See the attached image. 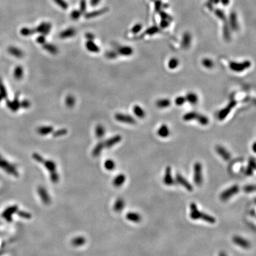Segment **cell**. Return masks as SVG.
Wrapping results in <instances>:
<instances>
[{
  "instance_id": "2e32d148",
  "label": "cell",
  "mask_w": 256,
  "mask_h": 256,
  "mask_svg": "<svg viewBox=\"0 0 256 256\" xmlns=\"http://www.w3.org/2000/svg\"><path fill=\"white\" fill-rule=\"evenodd\" d=\"M76 30L73 28H70L60 32L59 36L60 39H68L76 36Z\"/></svg>"
},
{
  "instance_id": "52a82bcc",
  "label": "cell",
  "mask_w": 256,
  "mask_h": 256,
  "mask_svg": "<svg viewBox=\"0 0 256 256\" xmlns=\"http://www.w3.org/2000/svg\"><path fill=\"white\" fill-rule=\"evenodd\" d=\"M52 29V24L49 22H42L36 28H35L36 31L38 33L46 36L49 34Z\"/></svg>"
},
{
  "instance_id": "9f6ffc18",
  "label": "cell",
  "mask_w": 256,
  "mask_h": 256,
  "mask_svg": "<svg viewBox=\"0 0 256 256\" xmlns=\"http://www.w3.org/2000/svg\"><path fill=\"white\" fill-rule=\"evenodd\" d=\"M219 256H227V255H226V253H225V252H224V251H221V252L219 253Z\"/></svg>"
},
{
  "instance_id": "e575fe53",
  "label": "cell",
  "mask_w": 256,
  "mask_h": 256,
  "mask_svg": "<svg viewBox=\"0 0 256 256\" xmlns=\"http://www.w3.org/2000/svg\"><path fill=\"white\" fill-rule=\"evenodd\" d=\"M65 103L66 105L69 107V108H71L73 107H74L76 103V99L75 97L72 96V95H69L66 98H65Z\"/></svg>"
},
{
  "instance_id": "277c9868",
  "label": "cell",
  "mask_w": 256,
  "mask_h": 256,
  "mask_svg": "<svg viewBox=\"0 0 256 256\" xmlns=\"http://www.w3.org/2000/svg\"><path fill=\"white\" fill-rule=\"evenodd\" d=\"M240 191V187L235 184L222 192L220 195V199L222 201H226L231 197L238 193Z\"/></svg>"
},
{
  "instance_id": "83f0119b",
  "label": "cell",
  "mask_w": 256,
  "mask_h": 256,
  "mask_svg": "<svg viewBox=\"0 0 256 256\" xmlns=\"http://www.w3.org/2000/svg\"><path fill=\"white\" fill-rule=\"evenodd\" d=\"M171 105V102L168 99H159L156 102V105L160 109L167 108Z\"/></svg>"
},
{
  "instance_id": "681fc988",
  "label": "cell",
  "mask_w": 256,
  "mask_h": 256,
  "mask_svg": "<svg viewBox=\"0 0 256 256\" xmlns=\"http://www.w3.org/2000/svg\"><path fill=\"white\" fill-rule=\"evenodd\" d=\"M84 241H85V240L83 237L76 238L73 240V244L75 245H81L85 242Z\"/></svg>"
},
{
  "instance_id": "60d3db41",
  "label": "cell",
  "mask_w": 256,
  "mask_h": 256,
  "mask_svg": "<svg viewBox=\"0 0 256 256\" xmlns=\"http://www.w3.org/2000/svg\"><path fill=\"white\" fill-rule=\"evenodd\" d=\"M53 1L63 10L68 9V4L65 0H53Z\"/></svg>"
},
{
  "instance_id": "f5cc1de1",
  "label": "cell",
  "mask_w": 256,
  "mask_h": 256,
  "mask_svg": "<svg viewBox=\"0 0 256 256\" xmlns=\"http://www.w3.org/2000/svg\"><path fill=\"white\" fill-rule=\"evenodd\" d=\"M30 102L28 100H24L20 102V107L24 109H28L30 107Z\"/></svg>"
},
{
  "instance_id": "74e56055",
  "label": "cell",
  "mask_w": 256,
  "mask_h": 256,
  "mask_svg": "<svg viewBox=\"0 0 256 256\" xmlns=\"http://www.w3.org/2000/svg\"><path fill=\"white\" fill-rule=\"evenodd\" d=\"M39 192L40 194V196L42 199V200L45 202V203H48L49 201L50 200V198L49 197L48 194L47 195V192L46 191L45 189L44 188H40L39 189Z\"/></svg>"
},
{
  "instance_id": "7c38bea8",
  "label": "cell",
  "mask_w": 256,
  "mask_h": 256,
  "mask_svg": "<svg viewBox=\"0 0 256 256\" xmlns=\"http://www.w3.org/2000/svg\"><path fill=\"white\" fill-rule=\"evenodd\" d=\"M109 10V8L104 7V8H102L98 10H95V11H92L89 12V13H86L84 14V17L87 19H90V18H92L97 17L98 16L104 15L105 13H107Z\"/></svg>"
},
{
  "instance_id": "bcb514c9",
  "label": "cell",
  "mask_w": 256,
  "mask_h": 256,
  "mask_svg": "<svg viewBox=\"0 0 256 256\" xmlns=\"http://www.w3.org/2000/svg\"><path fill=\"white\" fill-rule=\"evenodd\" d=\"M87 9V2L86 0H81L79 4V11L82 15L85 14Z\"/></svg>"
},
{
  "instance_id": "7bdbcfd3",
  "label": "cell",
  "mask_w": 256,
  "mask_h": 256,
  "mask_svg": "<svg viewBox=\"0 0 256 256\" xmlns=\"http://www.w3.org/2000/svg\"><path fill=\"white\" fill-rule=\"evenodd\" d=\"M81 15H82V14H81V13L80 12L79 10H74L73 11H71V13L70 14V17L72 20L76 21V20H78Z\"/></svg>"
},
{
  "instance_id": "8fae6325",
  "label": "cell",
  "mask_w": 256,
  "mask_h": 256,
  "mask_svg": "<svg viewBox=\"0 0 256 256\" xmlns=\"http://www.w3.org/2000/svg\"><path fill=\"white\" fill-rule=\"evenodd\" d=\"M176 181L178 183H179L183 187H184L186 190L189 192H192L193 190V186L182 175L180 174H177L176 175Z\"/></svg>"
},
{
  "instance_id": "d590c367",
  "label": "cell",
  "mask_w": 256,
  "mask_h": 256,
  "mask_svg": "<svg viewBox=\"0 0 256 256\" xmlns=\"http://www.w3.org/2000/svg\"><path fill=\"white\" fill-rule=\"evenodd\" d=\"M36 33L35 29H31L28 28H23L20 30V33L24 36H29Z\"/></svg>"
},
{
  "instance_id": "cb8c5ba5",
  "label": "cell",
  "mask_w": 256,
  "mask_h": 256,
  "mask_svg": "<svg viewBox=\"0 0 256 256\" xmlns=\"http://www.w3.org/2000/svg\"><path fill=\"white\" fill-rule=\"evenodd\" d=\"M86 47L89 51L92 53H98L100 51L99 47L93 42V41H87L86 43Z\"/></svg>"
},
{
  "instance_id": "f907efd6",
  "label": "cell",
  "mask_w": 256,
  "mask_h": 256,
  "mask_svg": "<svg viewBox=\"0 0 256 256\" xmlns=\"http://www.w3.org/2000/svg\"><path fill=\"white\" fill-rule=\"evenodd\" d=\"M33 158L37 161V162H38V163H42V162L44 161V158L41 155H39V154H37V153H34L33 154Z\"/></svg>"
},
{
  "instance_id": "44dd1931",
  "label": "cell",
  "mask_w": 256,
  "mask_h": 256,
  "mask_svg": "<svg viewBox=\"0 0 256 256\" xmlns=\"http://www.w3.org/2000/svg\"><path fill=\"white\" fill-rule=\"evenodd\" d=\"M43 46V48L48 52L49 53L52 54V55H56L58 53V48L53 44H49V43H45Z\"/></svg>"
},
{
  "instance_id": "ffe728a7",
  "label": "cell",
  "mask_w": 256,
  "mask_h": 256,
  "mask_svg": "<svg viewBox=\"0 0 256 256\" xmlns=\"http://www.w3.org/2000/svg\"><path fill=\"white\" fill-rule=\"evenodd\" d=\"M37 132L41 135H47L53 132V128L50 126H41L37 129Z\"/></svg>"
},
{
  "instance_id": "db71d44e",
  "label": "cell",
  "mask_w": 256,
  "mask_h": 256,
  "mask_svg": "<svg viewBox=\"0 0 256 256\" xmlns=\"http://www.w3.org/2000/svg\"><path fill=\"white\" fill-rule=\"evenodd\" d=\"M85 37L87 41H93L95 39V36L91 33H87L85 34Z\"/></svg>"
},
{
  "instance_id": "4fadbf2b",
  "label": "cell",
  "mask_w": 256,
  "mask_h": 256,
  "mask_svg": "<svg viewBox=\"0 0 256 256\" xmlns=\"http://www.w3.org/2000/svg\"><path fill=\"white\" fill-rule=\"evenodd\" d=\"M215 150L217 154L225 161H228L230 160L231 157V154L224 147L221 145H217L215 148Z\"/></svg>"
},
{
  "instance_id": "30bf717a",
  "label": "cell",
  "mask_w": 256,
  "mask_h": 256,
  "mask_svg": "<svg viewBox=\"0 0 256 256\" xmlns=\"http://www.w3.org/2000/svg\"><path fill=\"white\" fill-rule=\"evenodd\" d=\"M163 182L166 186H173L175 183V181L172 176L171 168L169 166L167 167L166 168L165 173H164V176L163 178Z\"/></svg>"
},
{
  "instance_id": "c3c4849f",
  "label": "cell",
  "mask_w": 256,
  "mask_h": 256,
  "mask_svg": "<svg viewBox=\"0 0 256 256\" xmlns=\"http://www.w3.org/2000/svg\"><path fill=\"white\" fill-rule=\"evenodd\" d=\"M245 193H251L255 191L256 190V186L254 184H249L244 186L243 189Z\"/></svg>"
},
{
  "instance_id": "8992f818",
  "label": "cell",
  "mask_w": 256,
  "mask_h": 256,
  "mask_svg": "<svg viewBox=\"0 0 256 256\" xmlns=\"http://www.w3.org/2000/svg\"><path fill=\"white\" fill-rule=\"evenodd\" d=\"M115 117L116 121L122 123H126L130 125H134L136 123L135 119L131 115L123 113H117L115 115Z\"/></svg>"
},
{
  "instance_id": "9c48e42d",
  "label": "cell",
  "mask_w": 256,
  "mask_h": 256,
  "mask_svg": "<svg viewBox=\"0 0 256 256\" xmlns=\"http://www.w3.org/2000/svg\"><path fill=\"white\" fill-rule=\"evenodd\" d=\"M6 105L13 112H17L20 107V102L19 101V94H16L13 101L8 100L6 101Z\"/></svg>"
},
{
  "instance_id": "ba28073f",
  "label": "cell",
  "mask_w": 256,
  "mask_h": 256,
  "mask_svg": "<svg viewBox=\"0 0 256 256\" xmlns=\"http://www.w3.org/2000/svg\"><path fill=\"white\" fill-rule=\"evenodd\" d=\"M232 241L234 244L244 249H248L251 246V244L249 241L240 236L235 235L232 238Z\"/></svg>"
},
{
  "instance_id": "1f68e13d",
  "label": "cell",
  "mask_w": 256,
  "mask_h": 256,
  "mask_svg": "<svg viewBox=\"0 0 256 256\" xmlns=\"http://www.w3.org/2000/svg\"><path fill=\"white\" fill-rule=\"evenodd\" d=\"M197 113L195 112H190L185 113L183 116V121L189 122V121L196 120V117L197 116Z\"/></svg>"
},
{
  "instance_id": "4dcf8cb0",
  "label": "cell",
  "mask_w": 256,
  "mask_h": 256,
  "mask_svg": "<svg viewBox=\"0 0 256 256\" xmlns=\"http://www.w3.org/2000/svg\"><path fill=\"white\" fill-rule=\"evenodd\" d=\"M196 120L197 121L198 123H199L200 125H201L202 126H206V125H208V123L209 122V119L207 116H206L205 115L200 114V113L197 114Z\"/></svg>"
},
{
  "instance_id": "5bb4252c",
  "label": "cell",
  "mask_w": 256,
  "mask_h": 256,
  "mask_svg": "<svg viewBox=\"0 0 256 256\" xmlns=\"http://www.w3.org/2000/svg\"><path fill=\"white\" fill-rule=\"evenodd\" d=\"M122 140V136L119 135H116L112 137L110 139H108L104 142L105 147L107 148H110L113 146L119 143Z\"/></svg>"
},
{
  "instance_id": "5b68a950",
  "label": "cell",
  "mask_w": 256,
  "mask_h": 256,
  "mask_svg": "<svg viewBox=\"0 0 256 256\" xmlns=\"http://www.w3.org/2000/svg\"><path fill=\"white\" fill-rule=\"evenodd\" d=\"M237 105V102L234 100H232L229 102V103L227 105L222 109L218 113V119L220 121L224 120L228 115L230 113L231 110L235 107V106Z\"/></svg>"
},
{
  "instance_id": "603a6c76",
  "label": "cell",
  "mask_w": 256,
  "mask_h": 256,
  "mask_svg": "<svg viewBox=\"0 0 256 256\" xmlns=\"http://www.w3.org/2000/svg\"><path fill=\"white\" fill-rule=\"evenodd\" d=\"M126 218L128 220L134 222H139L141 221V215L136 212H129L126 214Z\"/></svg>"
},
{
  "instance_id": "f1b7e54d",
  "label": "cell",
  "mask_w": 256,
  "mask_h": 256,
  "mask_svg": "<svg viewBox=\"0 0 256 256\" xmlns=\"http://www.w3.org/2000/svg\"><path fill=\"white\" fill-rule=\"evenodd\" d=\"M105 148V145H104V142H99L96 147H94V148L93 149L92 151V155L95 157H98L99 155H100L102 151L103 150V149Z\"/></svg>"
},
{
  "instance_id": "f35d334b",
  "label": "cell",
  "mask_w": 256,
  "mask_h": 256,
  "mask_svg": "<svg viewBox=\"0 0 256 256\" xmlns=\"http://www.w3.org/2000/svg\"><path fill=\"white\" fill-rule=\"evenodd\" d=\"M104 166H105V169H107L109 171H111V170H113V169L115 168L116 164H115V163L113 160H112L111 159H109V160H107L105 161Z\"/></svg>"
},
{
  "instance_id": "816d5d0a",
  "label": "cell",
  "mask_w": 256,
  "mask_h": 256,
  "mask_svg": "<svg viewBox=\"0 0 256 256\" xmlns=\"http://www.w3.org/2000/svg\"><path fill=\"white\" fill-rule=\"evenodd\" d=\"M36 41L38 44H39L41 45H44L45 43H46L45 36H44L43 34L39 36L36 38Z\"/></svg>"
},
{
  "instance_id": "3957f363",
  "label": "cell",
  "mask_w": 256,
  "mask_h": 256,
  "mask_svg": "<svg viewBox=\"0 0 256 256\" xmlns=\"http://www.w3.org/2000/svg\"><path fill=\"white\" fill-rule=\"evenodd\" d=\"M193 181L197 186H199L202 184V166L200 163L197 162L193 166Z\"/></svg>"
},
{
  "instance_id": "ab89813d",
  "label": "cell",
  "mask_w": 256,
  "mask_h": 256,
  "mask_svg": "<svg viewBox=\"0 0 256 256\" xmlns=\"http://www.w3.org/2000/svg\"><path fill=\"white\" fill-rule=\"evenodd\" d=\"M202 65L207 68V69H211L213 67L214 63L212 60L209 58H205L202 60Z\"/></svg>"
},
{
  "instance_id": "8d00e7d4",
  "label": "cell",
  "mask_w": 256,
  "mask_h": 256,
  "mask_svg": "<svg viewBox=\"0 0 256 256\" xmlns=\"http://www.w3.org/2000/svg\"><path fill=\"white\" fill-rule=\"evenodd\" d=\"M179 65V61L175 58L170 59L168 62V67L170 70H174L177 68Z\"/></svg>"
},
{
  "instance_id": "6da1fadb",
  "label": "cell",
  "mask_w": 256,
  "mask_h": 256,
  "mask_svg": "<svg viewBox=\"0 0 256 256\" xmlns=\"http://www.w3.org/2000/svg\"><path fill=\"white\" fill-rule=\"evenodd\" d=\"M190 217L193 220L202 219L207 222L209 224H215L216 222V219L215 217L199 211L197 206L195 203H192L190 204Z\"/></svg>"
},
{
  "instance_id": "ee69618b",
  "label": "cell",
  "mask_w": 256,
  "mask_h": 256,
  "mask_svg": "<svg viewBox=\"0 0 256 256\" xmlns=\"http://www.w3.org/2000/svg\"><path fill=\"white\" fill-rule=\"evenodd\" d=\"M186 102V100L185 97L184 96H179L177 97L174 101V103L177 106H181L183 105Z\"/></svg>"
},
{
  "instance_id": "7402d4cb",
  "label": "cell",
  "mask_w": 256,
  "mask_h": 256,
  "mask_svg": "<svg viewBox=\"0 0 256 256\" xmlns=\"http://www.w3.org/2000/svg\"><path fill=\"white\" fill-rule=\"evenodd\" d=\"M186 102H187L189 103L195 105L198 102V96H197L196 93L193 92H190L187 94L186 96L185 97Z\"/></svg>"
},
{
  "instance_id": "f546056e",
  "label": "cell",
  "mask_w": 256,
  "mask_h": 256,
  "mask_svg": "<svg viewBox=\"0 0 256 256\" xmlns=\"http://www.w3.org/2000/svg\"><path fill=\"white\" fill-rule=\"evenodd\" d=\"M14 77L15 79L20 80L23 76V68L21 65L17 66L14 70Z\"/></svg>"
},
{
  "instance_id": "9a60e30c",
  "label": "cell",
  "mask_w": 256,
  "mask_h": 256,
  "mask_svg": "<svg viewBox=\"0 0 256 256\" xmlns=\"http://www.w3.org/2000/svg\"><path fill=\"white\" fill-rule=\"evenodd\" d=\"M256 168V160L254 158L251 157L248 161V166L245 170V174L247 176H251L253 175L254 171Z\"/></svg>"
},
{
  "instance_id": "836d02e7",
  "label": "cell",
  "mask_w": 256,
  "mask_h": 256,
  "mask_svg": "<svg viewBox=\"0 0 256 256\" xmlns=\"http://www.w3.org/2000/svg\"><path fill=\"white\" fill-rule=\"evenodd\" d=\"M125 205V203L124 200L121 199V198H119L116 201V202L115 203L114 210L116 212H121L124 208Z\"/></svg>"
},
{
  "instance_id": "d6986e66",
  "label": "cell",
  "mask_w": 256,
  "mask_h": 256,
  "mask_svg": "<svg viewBox=\"0 0 256 256\" xmlns=\"http://www.w3.org/2000/svg\"><path fill=\"white\" fill-rule=\"evenodd\" d=\"M157 134L161 138H167L170 134V131L168 126L166 124L162 125L158 129Z\"/></svg>"
},
{
  "instance_id": "e0dca14e",
  "label": "cell",
  "mask_w": 256,
  "mask_h": 256,
  "mask_svg": "<svg viewBox=\"0 0 256 256\" xmlns=\"http://www.w3.org/2000/svg\"><path fill=\"white\" fill-rule=\"evenodd\" d=\"M8 52L13 57H15L17 58H22L24 56V53L20 49H18L13 46H10L8 48Z\"/></svg>"
},
{
  "instance_id": "b9f144b4",
  "label": "cell",
  "mask_w": 256,
  "mask_h": 256,
  "mask_svg": "<svg viewBox=\"0 0 256 256\" xmlns=\"http://www.w3.org/2000/svg\"><path fill=\"white\" fill-rule=\"evenodd\" d=\"M0 94L5 99L7 98V92L1 78H0Z\"/></svg>"
},
{
  "instance_id": "11a10c76",
  "label": "cell",
  "mask_w": 256,
  "mask_h": 256,
  "mask_svg": "<svg viewBox=\"0 0 256 256\" xmlns=\"http://www.w3.org/2000/svg\"><path fill=\"white\" fill-rule=\"evenodd\" d=\"M101 0H91L90 4L92 7H95L99 4Z\"/></svg>"
},
{
  "instance_id": "d4e9b609",
  "label": "cell",
  "mask_w": 256,
  "mask_h": 256,
  "mask_svg": "<svg viewBox=\"0 0 256 256\" xmlns=\"http://www.w3.org/2000/svg\"><path fill=\"white\" fill-rule=\"evenodd\" d=\"M133 112L136 116H137L139 118L143 119L145 117L146 113L145 110L139 105H135L134 106Z\"/></svg>"
},
{
  "instance_id": "4316f807",
  "label": "cell",
  "mask_w": 256,
  "mask_h": 256,
  "mask_svg": "<svg viewBox=\"0 0 256 256\" xmlns=\"http://www.w3.org/2000/svg\"><path fill=\"white\" fill-rule=\"evenodd\" d=\"M42 163H44V166L46 168V169H47L49 171H50L51 172V173L55 172L56 168H57V166L56 164L54 161H51V160H44V161L42 162Z\"/></svg>"
},
{
  "instance_id": "7dc6e473",
  "label": "cell",
  "mask_w": 256,
  "mask_h": 256,
  "mask_svg": "<svg viewBox=\"0 0 256 256\" xmlns=\"http://www.w3.org/2000/svg\"><path fill=\"white\" fill-rule=\"evenodd\" d=\"M67 132H68V131L66 129H60L56 131H55L52 133H53V136L54 137H59V136L66 135L67 134Z\"/></svg>"
},
{
  "instance_id": "680465c9",
  "label": "cell",
  "mask_w": 256,
  "mask_h": 256,
  "mask_svg": "<svg viewBox=\"0 0 256 256\" xmlns=\"http://www.w3.org/2000/svg\"><path fill=\"white\" fill-rule=\"evenodd\" d=\"M256 143H254V145H253V151H254V152H256Z\"/></svg>"
},
{
  "instance_id": "f6af8a7d",
  "label": "cell",
  "mask_w": 256,
  "mask_h": 256,
  "mask_svg": "<svg viewBox=\"0 0 256 256\" xmlns=\"http://www.w3.org/2000/svg\"><path fill=\"white\" fill-rule=\"evenodd\" d=\"M105 56L107 58L110 59V60H113V59H116L118 57V53L116 51L110 50V51H107L105 53Z\"/></svg>"
},
{
  "instance_id": "7a4b0ae2",
  "label": "cell",
  "mask_w": 256,
  "mask_h": 256,
  "mask_svg": "<svg viewBox=\"0 0 256 256\" xmlns=\"http://www.w3.org/2000/svg\"><path fill=\"white\" fill-rule=\"evenodd\" d=\"M251 62L250 60H244L241 62H231L229 63V68L235 73H241L250 68Z\"/></svg>"
},
{
  "instance_id": "d6a6232c",
  "label": "cell",
  "mask_w": 256,
  "mask_h": 256,
  "mask_svg": "<svg viewBox=\"0 0 256 256\" xmlns=\"http://www.w3.org/2000/svg\"><path fill=\"white\" fill-rule=\"evenodd\" d=\"M105 127L102 125H98L96 128V135L99 139L102 138L105 135Z\"/></svg>"
},
{
  "instance_id": "6f0895ef",
  "label": "cell",
  "mask_w": 256,
  "mask_h": 256,
  "mask_svg": "<svg viewBox=\"0 0 256 256\" xmlns=\"http://www.w3.org/2000/svg\"><path fill=\"white\" fill-rule=\"evenodd\" d=\"M250 215H253V216H255V210H253V211L250 212Z\"/></svg>"
},
{
  "instance_id": "91938a15",
  "label": "cell",
  "mask_w": 256,
  "mask_h": 256,
  "mask_svg": "<svg viewBox=\"0 0 256 256\" xmlns=\"http://www.w3.org/2000/svg\"><path fill=\"white\" fill-rule=\"evenodd\" d=\"M2 99H4V98H3V97L0 94V103L1 102V101L2 100Z\"/></svg>"
},
{
  "instance_id": "484cf974",
  "label": "cell",
  "mask_w": 256,
  "mask_h": 256,
  "mask_svg": "<svg viewBox=\"0 0 256 256\" xmlns=\"http://www.w3.org/2000/svg\"><path fill=\"white\" fill-rule=\"evenodd\" d=\"M126 180V177L124 174H121L119 175H118L115 179L113 180V185L115 187H119L122 186Z\"/></svg>"
},
{
  "instance_id": "ac0fdd59",
  "label": "cell",
  "mask_w": 256,
  "mask_h": 256,
  "mask_svg": "<svg viewBox=\"0 0 256 256\" xmlns=\"http://www.w3.org/2000/svg\"><path fill=\"white\" fill-rule=\"evenodd\" d=\"M133 49H132L131 47L130 46H121L119 47L118 48L117 50V53H118V55H121L122 56H130L133 53Z\"/></svg>"
}]
</instances>
